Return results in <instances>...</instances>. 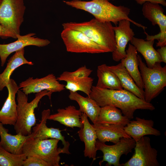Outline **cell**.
Masks as SVG:
<instances>
[{
	"label": "cell",
	"instance_id": "1",
	"mask_svg": "<svg viewBox=\"0 0 166 166\" xmlns=\"http://www.w3.org/2000/svg\"><path fill=\"white\" fill-rule=\"evenodd\" d=\"M89 97L101 107L110 105L120 109L122 114L129 119L133 118L134 113L137 109L153 111L155 109L152 104L124 89L112 90L93 86Z\"/></svg>",
	"mask_w": 166,
	"mask_h": 166
},
{
	"label": "cell",
	"instance_id": "2",
	"mask_svg": "<svg viewBox=\"0 0 166 166\" xmlns=\"http://www.w3.org/2000/svg\"><path fill=\"white\" fill-rule=\"evenodd\" d=\"M66 5L82 10L93 15L96 19L104 22H112L117 26L123 20H127L145 31L147 27L131 19L128 15L130 9L123 6H116L108 0L63 1Z\"/></svg>",
	"mask_w": 166,
	"mask_h": 166
},
{
	"label": "cell",
	"instance_id": "3",
	"mask_svg": "<svg viewBox=\"0 0 166 166\" xmlns=\"http://www.w3.org/2000/svg\"><path fill=\"white\" fill-rule=\"evenodd\" d=\"M62 25L63 29L69 28L81 31L92 41L107 48L111 52L115 49V34L111 22H101L94 18L89 21L67 22Z\"/></svg>",
	"mask_w": 166,
	"mask_h": 166
},
{
	"label": "cell",
	"instance_id": "4",
	"mask_svg": "<svg viewBox=\"0 0 166 166\" xmlns=\"http://www.w3.org/2000/svg\"><path fill=\"white\" fill-rule=\"evenodd\" d=\"M52 93L47 90L37 93L35 98L28 102L27 95L21 90H18L17 97L18 118L14 125L17 134L20 133L25 136L31 134L32 128L36 123L35 109L38 107L39 102L43 97L47 96L51 99Z\"/></svg>",
	"mask_w": 166,
	"mask_h": 166
},
{
	"label": "cell",
	"instance_id": "5",
	"mask_svg": "<svg viewBox=\"0 0 166 166\" xmlns=\"http://www.w3.org/2000/svg\"><path fill=\"white\" fill-rule=\"evenodd\" d=\"M31 137L23 146V153L27 157H38L46 162L50 166H59L61 159L59 154H70L69 150L58 147L59 140L51 138L40 140Z\"/></svg>",
	"mask_w": 166,
	"mask_h": 166
},
{
	"label": "cell",
	"instance_id": "6",
	"mask_svg": "<svg viewBox=\"0 0 166 166\" xmlns=\"http://www.w3.org/2000/svg\"><path fill=\"white\" fill-rule=\"evenodd\" d=\"M139 66L143 83L145 101L150 103L166 86V66L156 63L152 68L148 67L140 55H137Z\"/></svg>",
	"mask_w": 166,
	"mask_h": 166
},
{
	"label": "cell",
	"instance_id": "7",
	"mask_svg": "<svg viewBox=\"0 0 166 166\" xmlns=\"http://www.w3.org/2000/svg\"><path fill=\"white\" fill-rule=\"evenodd\" d=\"M26 9L24 0H3L0 5V25L10 38L16 39L20 34Z\"/></svg>",
	"mask_w": 166,
	"mask_h": 166
},
{
	"label": "cell",
	"instance_id": "8",
	"mask_svg": "<svg viewBox=\"0 0 166 166\" xmlns=\"http://www.w3.org/2000/svg\"><path fill=\"white\" fill-rule=\"evenodd\" d=\"M61 37L68 52L90 53L111 52L109 49L92 41L79 30L69 28L63 29Z\"/></svg>",
	"mask_w": 166,
	"mask_h": 166
},
{
	"label": "cell",
	"instance_id": "9",
	"mask_svg": "<svg viewBox=\"0 0 166 166\" xmlns=\"http://www.w3.org/2000/svg\"><path fill=\"white\" fill-rule=\"evenodd\" d=\"M136 143L132 138L123 137L114 144L109 145L97 140L95 144L96 150L101 151L103 153V159L99 162V165L101 166L103 162L106 161V166H121L119 161L121 157L131 152Z\"/></svg>",
	"mask_w": 166,
	"mask_h": 166
},
{
	"label": "cell",
	"instance_id": "10",
	"mask_svg": "<svg viewBox=\"0 0 166 166\" xmlns=\"http://www.w3.org/2000/svg\"><path fill=\"white\" fill-rule=\"evenodd\" d=\"M134 153L123 166H159L157 151L152 147L150 138L144 136L136 142Z\"/></svg>",
	"mask_w": 166,
	"mask_h": 166
},
{
	"label": "cell",
	"instance_id": "11",
	"mask_svg": "<svg viewBox=\"0 0 166 166\" xmlns=\"http://www.w3.org/2000/svg\"><path fill=\"white\" fill-rule=\"evenodd\" d=\"M142 12L144 17L150 21L153 26L158 25L160 33L154 36H150L146 32L147 40L157 39L156 47L166 46V16L164 10L159 4L146 2L143 4Z\"/></svg>",
	"mask_w": 166,
	"mask_h": 166
},
{
	"label": "cell",
	"instance_id": "12",
	"mask_svg": "<svg viewBox=\"0 0 166 166\" xmlns=\"http://www.w3.org/2000/svg\"><path fill=\"white\" fill-rule=\"evenodd\" d=\"M19 89L26 95L38 93L44 90L53 93L60 92L65 89V85L60 83L53 73L41 78L30 77L21 82Z\"/></svg>",
	"mask_w": 166,
	"mask_h": 166
},
{
	"label": "cell",
	"instance_id": "13",
	"mask_svg": "<svg viewBox=\"0 0 166 166\" xmlns=\"http://www.w3.org/2000/svg\"><path fill=\"white\" fill-rule=\"evenodd\" d=\"M34 33H30L24 35H17V40L7 44H0V58L1 66H3L8 56L14 52H15L26 46L34 45L39 47L48 45L50 42L48 39L36 37Z\"/></svg>",
	"mask_w": 166,
	"mask_h": 166
},
{
	"label": "cell",
	"instance_id": "14",
	"mask_svg": "<svg viewBox=\"0 0 166 166\" xmlns=\"http://www.w3.org/2000/svg\"><path fill=\"white\" fill-rule=\"evenodd\" d=\"M130 22L128 20H123L118 22V26H113L116 47L112 53L113 59L115 61H119L125 57L126 45L135 35L130 27Z\"/></svg>",
	"mask_w": 166,
	"mask_h": 166
},
{
	"label": "cell",
	"instance_id": "15",
	"mask_svg": "<svg viewBox=\"0 0 166 166\" xmlns=\"http://www.w3.org/2000/svg\"><path fill=\"white\" fill-rule=\"evenodd\" d=\"M6 87L8 90V96L0 110V122L3 125L14 126L18 118L15 96L19 88L12 79H10Z\"/></svg>",
	"mask_w": 166,
	"mask_h": 166
},
{
	"label": "cell",
	"instance_id": "16",
	"mask_svg": "<svg viewBox=\"0 0 166 166\" xmlns=\"http://www.w3.org/2000/svg\"><path fill=\"white\" fill-rule=\"evenodd\" d=\"M50 114L49 109L43 110L41 113V120L40 123L36 124L33 128V132L31 134V138L40 140L49 138L56 139L61 140L64 145L63 148L69 150V143L66 141L64 136L61 133L62 130L59 128H49L46 125L48 118Z\"/></svg>",
	"mask_w": 166,
	"mask_h": 166
},
{
	"label": "cell",
	"instance_id": "17",
	"mask_svg": "<svg viewBox=\"0 0 166 166\" xmlns=\"http://www.w3.org/2000/svg\"><path fill=\"white\" fill-rule=\"evenodd\" d=\"M88 117L85 114L82 113L81 118L83 126L78 132V134L81 141L85 144V156L95 160L97 151L95 144L97 137L95 129L89 123Z\"/></svg>",
	"mask_w": 166,
	"mask_h": 166
},
{
	"label": "cell",
	"instance_id": "18",
	"mask_svg": "<svg viewBox=\"0 0 166 166\" xmlns=\"http://www.w3.org/2000/svg\"><path fill=\"white\" fill-rule=\"evenodd\" d=\"M154 124V122L152 120L136 117L135 120L130 121L124 129L126 133L136 142L146 135L160 136V132L153 128Z\"/></svg>",
	"mask_w": 166,
	"mask_h": 166
},
{
	"label": "cell",
	"instance_id": "19",
	"mask_svg": "<svg viewBox=\"0 0 166 166\" xmlns=\"http://www.w3.org/2000/svg\"><path fill=\"white\" fill-rule=\"evenodd\" d=\"M92 125L95 129L97 140L101 142L110 141L115 144L122 138H132L124 131V126L122 125L97 123Z\"/></svg>",
	"mask_w": 166,
	"mask_h": 166
},
{
	"label": "cell",
	"instance_id": "20",
	"mask_svg": "<svg viewBox=\"0 0 166 166\" xmlns=\"http://www.w3.org/2000/svg\"><path fill=\"white\" fill-rule=\"evenodd\" d=\"M0 122V146L6 150L15 155L23 154L22 148L24 143L31 135L25 136L20 133L12 135L9 130Z\"/></svg>",
	"mask_w": 166,
	"mask_h": 166
},
{
	"label": "cell",
	"instance_id": "21",
	"mask_svg": "<svg viewBox=\"0 0 166 166\" xmlns=\"http://www.w3.org/2000/svg\"><path fill=\"white\" fill-rule=\"evenodd\" d=\"M57 113L50 115L48 120L58 122L67 127L81 128L83 126L81 116L82 113L76 107L70 105L65 109H58Z\"/></svg>",
	"mask_w": 166,
	"mask_h": 166
},
{
	"label": "cell",
	"instance_id": "22",
	"mask_svg": "<svg viewBox=\"0 0 166 166\" xmlns=\"http://www.w3.org/2000/svg\"><path fill=\"white\" fill-rule=\"evenodd\" d=\"M107 68L117 75L124 89L145 101L144 90L137 85L122 62L115 65H107Z\"/></svg>",
	"mask_w": 166,
	"mask_h": 166
},
{
	"label": "cell",
	"instance_id": "23",
	"mask_svg": "<svg viewBox=\"0 0 166 166\" xmlns=\"http://www.w3.org/2000/svg\"><path fill=\"white\" fill-rule=\"evenodd\" d=\"M130 42L143 56L148 67L152 68L156 63L162 62L159 54L153 47L154 40L145 41L134 37Z\"/></svg>",
	"mask_w": 166,
	"mask_h": 166
},
{
	"label": "cell",
	"instance_id": "24",
	"mask_svg": "<svg viewBox=\"0 0 166 166\" xmlns=\"http://www.w3.org/2000/svg\"><path fill=\"white\" fill-rule=\"evenodd\" d=\"M126 51V56L121 60V62L123 63L137 85L143 90L144 86L138 67L139 61L137 51L133 45L129 44Z\"/></svg>",
	"mask_w": 166,
	"mask_h": 166
},
{
	"label": "cell",
	"instance_id": "25",
	"mask_svg": "<svg viewBox=\"0 0 166 166\" xmlns=\"http://www.w3.org/2000/svg\"><path fill=\"white\" fill-rule=\"evenodd\" d=\"M69 99L76 101L79 105V110L89 117L93 124L97 121L101 107L93 99L88 96L83 97L77 92L69 91Z\"/></svg>",
	"mask_w": 166,
	"mask_h": 166
},
{
	"label": "cell",
	"instance_id": "26",
	"mask_svg": "<svg viewBox=\"0 0 166 166\" xmlns=\"http://www.w3.org/2000/svg\"><path fill=\"white\" fill-rule=\"evenodd\" d=\"M24 48L15 52V53L8 60L6 66L4 71L0 74V91L6 87L10 76L15 69L25 64L33 65L31 61L27 60L24 56Z\"/></svg>",
	"mask_w": 166,
	"mask_h": 166
},
{
	"label": "cell",
	"instance_id": "27",
	"mask_svg": "<svg viewBox=\"0 0 166 166\" xmlns=\"http://www.w3.org/2000/svg\"><path fill=\"white\" fill-rule=\"evenodd\" d=\"M130 121V119L122 115L121 110L118 108L106 105L101 107L96 123L119 124L125 126Z\"/></svg>",
	"mask_w": 166,
	"mask_h": 166
},
{
	"label": "cell",
	"instance_id": "28",
	"mask_svg": "<svg viewBox=\"0 0 166 166\" xmlns=\"http://www.w3.org/2000/svg\"><path fill=\"white\" fill-rule=\"evenodd\" d=\"M97 75L98 79L96 86L97 87L112 90L123 89L117 77L108 69L106 64L97 67Z\"/></svg>",
	"mask_w": 166,
	"mask_h": 166
},
{
	"label": "cell",
	"instance_id": "29",
	"mask_svg": "<svg viewBox=\"0 0 166 166\" xmlns=\"http://www.w3.org/2000/svg\"><path fill=\"white\" fill-rule=\"evenodd\" d=\"M65 81V89L73 92L82 91L89 97L93 86V78L88 77L72 78Z\"/></svg>",
	"mask_w": 166,
	"mask_h": 166
},
{
	"label": "cell",
	"instance_id": "30",
	"mask_svg": "<svg viewBox=\"0 0 166 166\" xmlns=\"http://www.w3.org/2000/svg\"><path fill=\"white\" fill-rule=\"evenodd\" d=\"M27 156L23 153L15 155L6 150L0 146V166H23Z\"/></svg>",
	"mask_w": 166,
	"mask_h": 166
},
{
	"label": "cell",
	"instance_id": "31",
	"mask_svg": "<svg viewBox=\"0 0 166 166\" xmlns=\"http://www.w3.org/2000/svg\"><path fill=\"white\" fill-rule=\"evenodd\" d=\"M92 72V70L87 68L85 65H84L73 72L65 71L57 79L58 81H65L67 80L70 79L88 77Z\"/></svg>",
	"mask_w": 166,
	"mask_h": 166
},
{
	"label": "cell",
	"instance_id": "32",
	"mask_svg": "<svg viewBox=\"0 0 166 166\" xmlns=\"http://www.w3.org/2000/svg\"><path fill=\"white\" fill-rule=\"evenodd\" d=\"M23 166H50L49 164L44 160L38 157L33 156H27L24 160Z\"/></svg>",
	"mask_w": 166,
	"mask_h": 166
},
{
	"label": "cell",
	"instance_id": "33",
	"mask_svg": "<svg viewBox=\"0 0 166 166\" xmlns=\"http://www.w3.org/2000/svg\"><path fill=\"white\" fill-rule=\"evenodd\" d=\"M139 4L142 5L146 2L152 3L160 4L164 6H166L165 0H135Z\"/></svg>",
	"mask_w": 166,
	"mask_h": 166
},
{
	"label": "cell",
	"instance_id": "34",
	"mask_svg": "<svg viewBox=\"0 0 166 166\" xmlns=\"http://www.w3.org/2000/svg\"><path fill=\"white\" fill-rule=\"evenodd\" d=\"M161 59L162 62L166 63V46L160 47L156 50Z\"/></svg>",
	"mask_w": 166,
	"mask_h": 166
},
{
	"label": "cell",
	"instance_id": "35",
	"mask_svg": "<svg viewBox=\"0 0 166 166\" xmlns=\"http://www.w3.org/2000/svg\"><path fill=\"white\" fill-rule=\"evenodd\" d=\"M0 37L3 38H10V35L7 30L0 25Z\"/></svg>",
	"mask_w": 166,
	"mask_h": 166
},
{
	"label": "cell",
	"instance_id": "36",
	"mask_svg": "<svg viewBox=\"0 0 166 166\" xmlns=\"http://www.w3.org/2000/svg\"><path fill=\"white\" fill-rule=\"evenodd\" d=\"M3 0H0V5L2 3V2H3Z\"/></svg>",
	"mask_w": 166,
	"mask_h": 166
},
{
	"label": "cell",
	"instance_id": "37",
	"mask_svg": "<svg viewBox=\"0 0 166 166\" xmlns=\"http://www.w3.org/2000/svg\"><path fill=\"white\" fill-rule=\"evenodd\" d=\"M108 1H110V0H113V1L114 0H108Z\"/></svg>",
	"mask_w": 166,
	"mask_h": 166
}]
</instances>
